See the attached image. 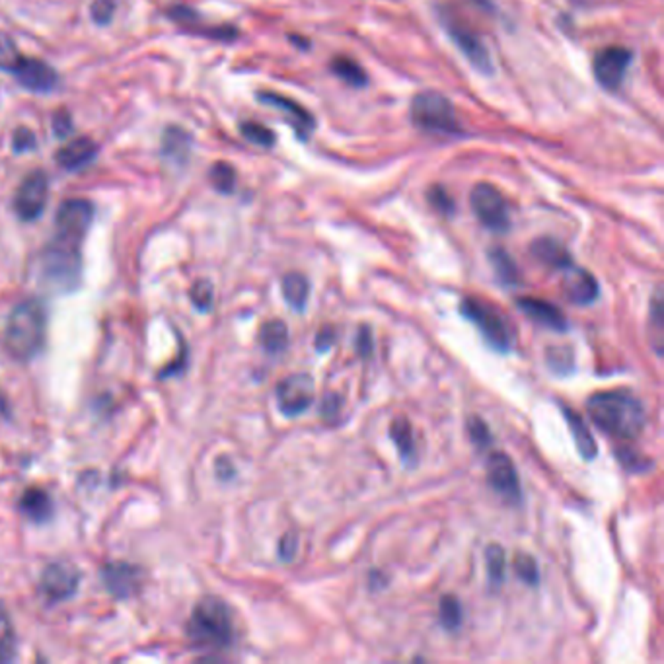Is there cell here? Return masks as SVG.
<instances>
[{
  "mask_svg": "<svg viewBox=\"0 0 664 664\" xmlns=\"http://www.w3.org/2000/svg\"><path fill=\"white\" fill-rule=\"evenodd\" d=\"M586 411L598 429L619 440L637 439L647 423L645 407L626 389H608L590 396Z\"/></svg>",
  "mask_w": 664,
  "mask_h": 664,
  "instance_id": "1",
  "label": "cell"
},
{
  "mask_svg": "<svg viewBox=\"0 0 664 664\" xmlns=\"http://www.w3.org/2000/svg\"><path fill=\"white\" fill-rule=\"evenodd\" d=\"M47 316L39 300H24L10 312L4 328V345L18 361H29L45 345Z\"/></svg>",
  "mask_w": 664,
  "mask_h": 664,
  "instance_id": "2",
  "label": "cell"
},
{
  "mask_svg": "<svg viewBox=\"0 0 664 664\" xmlns=\"http://www.w3.org/2000/svg\"><path fill=\"white\" fill-rule=\"evenodd\" d=\"M187 634L197 647L225 649L234 639L228 606L217 596H205L193 608Z\"/></svg>",
  "mask_w": 664,
  "mask_h": 664,
  "instance_id": "3",
  "label": "cell"
},
{
  "mask_svg": "<svg viewBox=\"0 0 664 664\" xmlns=\"http://www.w3.org/2000/svg\"><path fill=\"white\" fill-rule=\"evenodd\" d=\"M411 121L417 129L429 135H460L462 125L456 118V110L452 102L440 92H421L411 100L409 108Z\"/></svg>",
  "mask_w": 664,
  "mask_h": 664,
  "instance_id": "4",
  "label": "cell"
},
{
  "mask_svg": "<svg viewBox=\"0 0 664 664\" xmlns=\"http://www.w3.org/2000/svg\"><path fill=\"white\" fill-rule=\"evenodd\" d=\"M80 244L82 240L62 236L55 232V238L49 242V246L44 251V261H41L44 275L51 284L65 291L77 287L82 263Z\"/></svg>",
  "mask_w": 664,
  "mask_h": 664,
  "instance_id": "5",
  "label": "cell"
},
{
  "mask_svg": "<svg viewBox=\"0 0 664 664\" xmlns=\"http://www.w3.org/2000/svg\"><path fill=\"white\" fill-rule=\"evenodd\" d=\"M460 312L466 316L470 322L478 325V330L489 341L493 349H497L501 353L511 349L512 335L509 332V325L504 324V318L499 314L497 308L491 307V304H488L481 299L468 297L462 300Z\"/></svg>",
  "mask_w": 664,
  "mask_h": 664,
  "instance_id": "6",
  "label": "cell"
},
{
  "mask_svg": "<svg viewBox=\"0 0 664 664\" xmlns=\"http://www.w3.org/2000/svg\"><path fill=\"white\" fill-rule=\"evenodd\" d=\"M470 205L480 223L493 232H507L511 228L509 203L497 187L491 184H478L470 193Z\"/></svg>",
  "mask_w": 664,
  "mask_h": 664,
  "instance_id": "7",
  "label": "cell"
},
{
  "mask_svg": "<svg viewBox=\"0 0 664 664\" xmlns=\"http://www.w3.org/2000/svg\"><path fill=\"white\" fill-rule=\"evenodd\" d=\"M440 20H442V26H445L447 29V34L452 39V44L458 47V51L463 57H466L470 65L478 72H481V75H491L493 72L491 55L476 31H473L468 24L460 22V20H456L455 16H450L448 12L442 14Z\"/></svg>",
  "mask_w": 664,
  "mask_h": 664,
  "instance_id": "8",
  "label": "cell"
},
{
  "mask_svg": "<svg viewBox=\"0 0 664 664\" xmlns=\"http://www.w3.org/2000/svg\"><path fill=\"white\" fill-rule=\"evenodd\" d=\"M80 573L75 565L67 562L49 563L39 578V590L49 604L69 600L78 590Z\"/></svg>",
  "mask_w": 664,
  "mask_h": 664,
  "instance_id": "9",
  "label": "cell"
},
{
  "mask_svg": "<svg viewBox=\"0 0 664 664\" xmlns=\"http://www.w3.org/2000/svg\"><path fill=\"white\" fill-rule=\"evenodd\" d=\"M631 61H634V53L626 47L612 45L600 49L593 61L596 82L606 90H618L627 75Z\"/></svg>",
  "mask_w": 664,
  "mask_h": 664,
  "instance_id": "10",
  "label": "cell"
},
{
  "mask_svg": "<svg viewBox=\"0 0 664 664\" xmlns=\"http://www.w3.org/2000/svg\"><path fill=\"white\" fill-rule=\"evenodd\" d=\"M314 394V381L307 373H297L283 378L275 389L279 409L289 417H297L304 414V411L312 406Z\"/></svg>",
  "mask_w": 664,
  "mask_h": 664,
  "instance_id": "11",
  "label": "cell"
},
{
  "mask_svg": "<svg viewBox=\"0 0 664 664\" xmlns=\"http://www.w3.org/2000/svg\"><path fill=\"white\" fill-rule=\"evenodd\" d=\"M49 184L44 172H31L14 195V210L22 220H36L45 210Z\"/></svg>",
  "mask_w": 664,
  "mask_h": 664,
  "instance_id": "12",
  "label": "cell"
},
{
  "mask_svg": "<svg viewBox=\"0 0 664 664\" xmlns=\"http://www.w3.org/2000/svg\"><path fill=\"white\" fill-rule=\"evenodd\" d=\"M94 218V207L86 199H69L62 203L57 210L55 217V228L57 234L84 240L86 232L92 225Z\"/></svg>",
  "mask_w": 664,
  "mask_h": 664,
  "instance_id": "13",
  "label": "cell"
},
{
  "mask_svg": "<svg viewBox=\"0 0 664 664\" xmlns=\"http://www.w3.org/2000/svg\"><path fill=\"white\" fill-rule=\"evenodd\" d=\"M258 100L261 103L269 105V108L277 110L283 118L291 123V127L297 131V135L302 141L310 139V135L316 129V119L312 118V113L307 108H302L299 102H294L292 98H287V96H283V94H275V92H259Z\"/></svg>",
  "mask_w": 664,
  "mask_h": 664,
  "instance_id": "14",
  "label": "cell"
},
{
  "mask_svg": "<svg viewBox=\"0 0 664 664\" xmlns=\"http://www.w3.org/2000/svg\"><path fill=\"white\" fill-rule=\"evenodd\" d=\"M489 486L509 501H521V481L512 460L503 452H493L488 460Z\"/></svg>",
  "mask_w": 664,
  "mask_h": 664,
  "instance_id": "15",
  "label": "cell"
},
{
  "mask_svg": "<svg viewBox=\"0 0 664 664\" xmlns=\"http://www.w3.org/2000/svg\"><path fill=\"white\" fill-rule=\"evenodd\" d=\"M102 578L115 598H131L139 593L143 573L127 562H111L102 569Z\"/></svg>",
  "mask_w": 664,
  "mask_h": 664,
  "instance_id": "16",
  "label": "cell"
},
{
  "mask_svg": "<svg viewBox=\"0 0 664 664\" xmlns=\"http://www.w3.org/2000/svg\"><path fill=\"white\" fill-rule=\"evenodd\" d=\"M24 88L31 92H49L57 86V72L47 62L31 57H20V61L10 70Z\"/></svg>",
  "mask_w": 664,
  "mask_h": 664,
  "instance_id": "17",
  "label": "cell"
},
{
  "mask_svg": "<svg viewBox=\"0 0 664 664\" xmlns=\"http://www.w3.org/2000/svg\"><path fill=\"white\" fill-rule=\"evenodd\" d=\"M567 275L563 277V292L567 300H571L578 307L594 302L598 299V283L593 277V273L577 267H567Z\"/></svg>",
  "mask_w": 664,
  "mask_h": 664,
  "instance_id": "18",
  "label": "cell"
},
{
  "mask_svg": "<svg viewBox=\"0 0 664 664\" xmlns=\"http://www.w3.org/2000/svg\"><path fill=\"white\" fill-rule=\"evenodd\" d=\"M516 308H519L524 316H529V318L534 320L536 324L544 325V328H550L555 332L567 330L565 314L557 307H553L552 302L542 300V299L524 297V299H516Z\"/></svg>",
  "mask_w": 664,
  "mask_h": 664,
  "instance_id": "19",
  "label": "cell"
},
{
  "mask_svg": "<svg viewBox=\"0 0 664 664\" xmlns=\"http://www.w3.org/2000/svg\"><path fill=\"white\" fill-rule=\"evenodd\" d=\"M98 154V146L88 136H80V139H75L67 143L62 149L57 152V164L65 170H80V168L88 166L94 158Z\"/></svg>",
  "mask_w": 664,
  "mask_h": 664,
  "instance_id": "20",
  "label": "cell"
},
{
  "mask_svg": "<svg viewBox=\"0 0 664 664\" xmlns=\"http://www.w3.org/2000/svg\"><path fill=\"white\" fill-rule=\"evenodd\" d=\"M530 254L534 256V259H537L552 269H567L573 266L571 254H569L567 248L555 238L545 236V238L534 240L530 246Z\"/></svg>",
  "mask_w": 664,
  "mask_h": 664,
  "instance_id": "21",
  "label": "cell"
},
{
  "mask_svg": "<svg viewBox=\"0 0 664 664\" xmlns=\"http://www.w3.org/2000/svg\"><path fill=\"white\" fill-rule=\"evenodd\" d=\"M18 507H20V512L26 514L29 521H34L37 524L47 522L53 512V503H51L49 493L39 488L26 489L22 497H20Z\"/></svg>",
  "mask_w": 664,
  "mask_h": 664,
  "instance_id": "22",
  "label": "cell"
},
{
  "mask_svg": "<svg viewBox=\"0 0 664 664\" xmlns=\"http://www.w3.org/2000/svg\"><path fill=\"white\" fill-rule=\"evenodd\" d=\"M563 414L569 423V429H571V433H573L578 455H581L585 460H593L596 456V442H594L593 433H590L586 423L583 421V417L569 407H563Z\"/></svg>",
  "mask_w": 664,
  "mask_h": 664,
  "instance_id": "23",
  "label": "cell"
},
{
  "mask_svg": "<svg viewBox=\"0 0 664 664\" xmlns=\"http://www.w3.org/2000/svg\"><path fill=\"white\" fill-rule=\"evenodd\" d=\"M308 294H310V284L302 273H289V275H284L283 297L294 312H302L304 308H307Z\"/></svg>",
  "mask_w": 664,
  "mask_h": 664,
  "instance_id": "24",
  "label": "cell"
},
{
  "mask_svg": "<svg viewBox=\"0 0 664 664\" xmlns=\"http://www.w3.org/2000/svg\"><path fill=\"white\" fill-rule=\"evenodd\" d=\"M389 437L396 442L399 456L406 463H414L417 458L415 452V439H414V429H411V423L406 417H398L392 421L389 425Z\"/></svg>",
  "mask_w": 664,
  "mask_h": 664,
  "instance_id": "25",
  "label": "cell"
},
{
  "mask_svg": "<svg viewBox=\"0 0 664 664\" xmlns=\"http://www.w3.org/2000/svg\"><path fill=\"white\" fill-rule=\"evenodd\" d=\"M259 343L267 353H283L289 347V328L281 320H269L261 325Z\"/></svg>",
  "mask_w": 664,
  "mask_h": 664,
  "instance_id": "26",
  "label": "cell"
},
{
  "mask_svg": "<svg viewBox=\"0 0 664 664\" xmlns=\"http://www.w3.org/2000/svg\"><path fill=\"white\" fill-rule=\"evenodd\" d=\"M332 70L343 82L349 84V86L361 88V86H365V84H366V72L353 59H347V57L333 59L332 61Z\"/></svg>",
  "mask_w": 664,
  "mask_h": 664,
  "instance_id": "27",
  "label": "cell"
},
{
  "mask_svg": "<svg viewBox=\"0 0 664 664\" xmlns=\"http://www.w3.org/2000/svg\"><path fill=\"white\" fill-rule=\"evenodd\" d=\"M491 266L495 267V273L504 284H514L519 281V269H516L514 259L504 251L503 248H493L489 251Z\"/></svg>",
  "mask_w": 664,
  "mask_h": 664,
  "instance_id": "28",
  "label": "cell"
},
{
  "mask_svg": "<svg viewBox=\"0 0 664 664\" xmlns=\"http://www.w3.org/2000/svg\"><path fill=\"white\" fill-rule=\"evenodd\" d=\"M189 146H192V143H189V135L185 131H182L179 127H172L168 129L166 135H164V154L170 156L172 160H185L187 154H189Z\"/></svg>",
  "mask_w": 664,
  "mask_h": 664,
  "instance_id": "29",
  "label": "cell"
},
{
  "mask_svg": "<svg viewBox=\"0 0 664 664\" xmlns=\"http://www.w3.org/2000/svg\"><path fill=\"white\" fill-rule=\"evenodd\" d=\"M486 565H488V575L489 581L499 586L504 581V569H507V553L501 545L491 544L486 552Z\"/></svg>",
  "mask_w": 664,
  "mask_h": 664,
  "instance_id": "30",
  "label": "cell"
},
{
  "mask_svg": "<svg viewBox=\"0 0 664 664\" xmlns=\"http://www.w3.org/2000/svg\"><path fill=\"white\" fill-rule=\"evenodd\" d=\"M439 616L440 624L445 626L448 631H456L462 626V604L455 594H447L440 598L439 606Z\"/></svg>",
  "mask_w": 664,
  "mask_h": 664,
  "instance_id": "31",
  "label": "cell"
},
{
  "mask_svg": "<svg viewBox=\"0 0 664 664\" xmlns=\"http://www.w3.org/2000/svg\"><path fill=\"white\" fill-rule=\"evenodd\" d=\"M14 647H16V637H14V627L10 616L0 604V662L12 660L14 659Z\"/></svg>",
  "mask_w": 664,
  "mask_h": 664,
  "instance_id": "32",
  "label": "cell"
},
{
  "mask_svg": "<svg viewBox=\"0 0 664 664\" xmlns=\"http://www.w3.org/2000/svg\"><path fill=\"white\" fill-rule=\"evenodd\" d=\"M240 131H242V135H244L251 144L266 146V149H269V146L275 144V133H273L271 129H267L266 125H261V123L246 121V123L240 125Z\"/></svg>",
  "mask_w": 664,
  "mask_h": 664,
  "instance_id": "33",
  "label": "cell"
},
{
  "mask_svg": "<svg viewBox=\"0 0 664 664\" xmlns=\"http://www.w3.org/2000/svg\"><path fill=\"white\" fill-rule=\"evenodd\" d=\"M512 567H514V573L519 575L521 581H524L526 585H537V581H540V571H537V563L534 557L530 553H516L514 562H512Z\"/></svg>",
  "mask_w": 664,
  "mask_h": 664,
  "instance_id": "34",
  "label": "cell"
},
{
  "mask_svg": "<svg viewBox=\"0 0 664 664\" xmlns=\"http://www.w3.org/2000/svg\"><path fill=\"white\" fill-rule=\"evenodd\" d=\"M210 182L223 193H232V189L236 185V172L234 168L226 162H217L210 168Z\"/></svg>",
  "mask_w": 664,
  "mask_h": 664,
  "instance_id": "35",
  "label": "cell"
},
{
  "mask_svg": "<svg viewBox=\"0 0 664 664\" xmlns=\"http://www.w3.org/2000/svg\"><path fill=\"white\" fill-rule=\"evenodd\" d=\"M20 51L14 44V39L10 37L6 31H0V69L12 70L16 62L20 61Z\"/></svg>",
  "mask_w": 664,
  "mask_h": 664,
  "instance_id": "36",
  "label": "cell"
},
{
  "mask_svg": "<svg viewBox=\"0 0 664 664\" xmlns=\"http://www.w3.org/2000/svg\"><path fill=\"white\" fill-rule=\"evenodd\" d=\"M547 365L555 373H567L573 366V351L569 347H550L547 349Z\"/></svg>",
  "mask_w": 664,
  "mask_h": 664,
  "instance_id": "37",
  "label": "cell"
},
{
  "mask_svg": "<svg viewBox=\"0 0 664 664\" xmlns=\"http://www.w3.org/2000/svg\"><path fill=\"white\" fill-rule=\"evenodd\" d=\"M189 297H192V302L199 310H209L210 304H213V284L205 279L197 281L189 291Z\"/></svg>",
  "mask_w": 664,
  "mask_h": 664,
  "instance_id": "38",
  "label": "cell"
},
{
  "mask_svg": "<svg viewBox=\"0 0 664 664\" xmlns=\"http://www.w3.org/2000/svg\"><path fill=\"white\" fill-rule=\"evenodd\" d=\"M651 325L657 332L652 340H655V349L660 355L662 351V345H660L662 341V292L660 289H657L655 297H652V302H651Z\"/></svg>",
  "mask_w": 664,
  "mask_h": 664,
  "instance_id": "39",
  "label": "cell"
},
{
  "mask_svg": "<svg viewBox=\"0 0 664 664\" xmlns=\"http://www.w3.org/2000/svg\"><path fill=\"white\" fill-rule=\"evenodd\" d=\"M468 433L480 448H486L491 442V433L486 425V421H483L481 417H471L468 421Z\"/></svg>",
  "mask_w": 664,
  "mask_h": 664,
  "instance_id": "40",
  "label": "cell"
},
{
  "mask_svg": "<svg viewBox=\"0 0 664 664\" xmlns=\"http://www.w3.org/2000/svg\"><path fill=\"white\" fill-rule=\"evenodd\" d=\"M616 456L619 458V462L624 463V466L629 471H643V470H647L651 466V463H649L651 460L639 456L634 448H619L616 452Z\"/></svg>",
  "mask_w": 664,
  "mask_h": 664,
  "instance_id": "41",
  "label": "cell"
},
{
  "mask_svg": "<svg viewBox=\"0 0 664 664\" xmlns=\"http://www.w3.org/2000/svg\"><path fill=\"white\" fill-rule=\"evenodd\" d=\"M429 203L433 205L437 210H440L442 215L455 213V201H452V197L448 195V192H445V189L439 187V185L429 192Z\"/></svg>",
  "mask_w": 664,
  "mask_h": 664,
  "instance_id": "42",
  "label": "cell"
},
{
  "mask_svg": "<svg viewBox=\"0 0 664 664\" xmlns=\"http://www.w3.org/2000/svg\"><path fill=\"white\" fill-rule=\"evenodd\" d=\"M113 0H94L92 4V18L96 24H108L113 16Z\"/></svg>",
  "mask_w": 664,
  "mask_h": 664,
  "instance_id": "43",
  "label": "cell"
},
{
  "mask_svg": "<svg viewBox=\"0 0 664 664\" xmlns=\"http://www.w3.org/2000/svg\"><path fill=\"white\" fill-rule=\"evenodd\" d=\"M53 131H55L57 136L65 139L67 135L72 131V119L67 110H59L55 115H53Z\"/></svg>",
  "mask_w": 664,
  "mask_h": 664,
  "instance_id": "44",
  "label": "cell"
},
{
  "mask_svg": "<svg viewBox=\"0 0 664 664\" xmlns=\"http://www.w3.org/2000/svg\"><path fill=\"white\" fill-rule=\"evenodd\" d=\"M14 151L16 152H26V151H31L36 146V135L31 133L29 129L26 127H20L16 133H14Z\"/></svg>",
  "mask_w": 664,
  "mask_h": 664,
  "instance_id": "45",
  "label": "cell"
},
{
  "mask_svg": "<svg viewBox=\"0 0 664 664\" xmlns=\"http://www.w3.org/2000/svg\"><path fill=\"white\" fill-rule=\"evenodd\" d=\"M297 545H299L297 536H294V534H287V536H284L283 540H281V544H279L281 560H283V562H291L292 557H294V553H297Z\"/></svg>",
  "mask_w": 664,
  "mask_h": 664,
  "instance_id": "46",
  "label": "cell"
},
{
  "mask_svg": "<svg viewBox=\"0 0 664 664\" xmlns=\"http://www.w3.org/2000/svg\"><path fill=\"white\" fill-rule=\"evenodd\" d=\"M340 406H341L340 396H337V394H325L324 402H322V407H320V414L324 417H333L335 419L337 414H340Z\"/></svg>",
  "mask_w": 664,
  "mask_h": 664,
  "instance_id": "47",
  "label": "cell"
},
{
  "mask_svg": "<svg viewBox=\"0 0 664 664\" xmlns=\"http://www.w3.org/2000/svg\"><path fill=\"white\" fill-rule=\"evenodd\" d=\"M335 341V330L332 325H324V328L318 332V337H316V349L318 351H328L330 347Z\"/></svg>",
  "mask_w": 664,
  "mask_h": 664,
  "instance_id": "48",
  "label": "cell"
},
{
  "mask_svg": "<svg viewBox=\"0 0 664 664\" xmlns=\"http://www.w3.org/2000/svg\"><path fill=\"white\" fill-rule=\"evenodd\" d=\"M371 349H373L371 330L361 328V333H358V353H361L363 357H366V355H371Z\"/></svg>",
  "mask_w": 664,
  "mask_h": 664,
  "instance_id": "49",
  "label": "cell"
},
{
  "mask_svg": "<svg viewBox=\"0 0 664 664\" xmlns=\"http://www.w3.org/2000/svg\"><path fill=\"white\" fill-rule=\"evenodd\" d=\"M581 3H583V0H581Z\"/></svg>",
  "mask_w": 664,
  "mask_h": 664,
  "instance_id": "50",
  "label": "cell"
}]
</instances>
